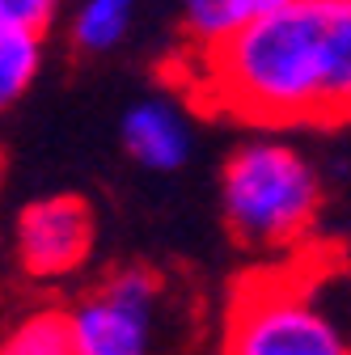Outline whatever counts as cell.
I'll return each mask as SVG.
<instances>
[{"label":"cell","mask_w":351,"mask_h":355,"mask_svg":"<svg viewBox=\"0 0 351 355\" xmlns=\"http://www.w3.org/2000/svg\"><path fill=\"white\" fill-rule=\"evenodd\" d=\"M195 55L191 94L203 110L254 127H326L330 13L326 0H288L233 38Z\"/></svg>","instance_id":"6da1fadb"},{"label":"cell","mask_w":351,"mask_h":355,"mask_svg":"<svg viewBox=\"0 0 351 355\" xmlns=\"http://www.w3.org/2000/svg\"><path fill=\"white\" fill-rule=\"evenodd\" d=\"M322 173L292 140L262 127L221 169V211L233 241L250 254H296L322 216Z\"/></svg>","instance_id":"7a4b0ae2"},{"label":"cell","mask_w":351,"mask_h":355,"mask_svg":"<svg viewBox=\"0 0 351 355\" xmlns=\"http://www.w3.org/2000/svg\"><path fill=\"white\" fill-rule=\"evenodd\" d=\"M221 355H351V338L292 271H258L225 309Z\"/></svg>","instance_id":"3957f363"},{"label":"cell","mask_w":351,"mask_h":355,"mask_svg":"<svg viewBox=\"0 0 351 355\" xmlns=\"http://www.w3.org/2000/svg\"><path fill=\"white\" fill-rule=\"evenodd\" d=\"M161 296L165 288L148 266L110 271L68 309L76 355H153Z\"/></svg>","instance_id":"277c9868"},{"label":"cell","mask_w":351,"mask_h":355,"mask_svg":"<svg viewBox=\"0 0 351 355\" xmlns=\"http://www.w3.org/2000/svg\"><path fill=\"white\" fill-rule=\"evenodd\" d=\"M98 245L94 207L76 195H47L22 207L13 225V254L34 284H64L80 275Z\"/></svg>","instance_id":"5b68a950"},{"label":"cell","mask_w":351,"mask_h":355,"mask_svg":"<svg viewBox=\"0 0 351 355\" xmlns=\"http://www.w3.org/2000/svg\"><path fill=\"white\" fill-rule=\"evenodd\" d=\"M119 140L127 148V157L148 173H178L191 161L195 148V127L187 119V110L173 98H140L136 106H127L123 123H119Z\"/></svg>","instance_id":"8992f818"},{"label":"cell","mask_w":351,"mask_h":355,"mask_svg":"<svg viewBox=\"0 0 351 355\" xmlns=\"http://www.w3.org/2000/svg\"><path fill=\"white\" fill-rule=\"evenodd\" d=\"M288 0H182V34L191 51H212L250 21L275 13Z\"/></svg>","instance_id":"52a82bcc"},{"label":"cell","mask_w":351,"mask_h":355,"mask_svg":"<svg viewBox=\"0 0 351 355\" xmlns=\"http://www.w3.org/2000/svg\"><path fill=\"white\" fill-rule=\"evenodd\" d=\"M131 26L136 0H80L68 21V42L80 55H106L131 34Z\"/></svg>","instance_id":"ba28073f"},{"label":"cell","mask_w":351,"mask_h":355,"mask_svg":"<svg viewBox=\"0 0 351 355\" xmlns=\"http://www.w3.org/2000/svg\"><path fill=\"white\" fill-rule=\"evenodd\" d=\"M42 72V34L0 17V114L26 98Z\"/></svg>","instance_id":"9c48e42d"},{"label":"cell","mask_w":351,"mask_h":355,"mask_svg":"<svg viewBox=\"0 0 351 355\" xmlns=\"http://www.w3.org/2000/svg\"><path fill=\"white\" fill-rule=\"evenodd\" d=\"M0 355H76L68 309H34L0 334Z\"/></svg>","instance_id":"30bf717a"},{"label":"cell","mask_w":351,"mask_h":355,"mask_svg":"<svg viewBox=\"0 0 351 355\" xmlns=\"http://www.w3.org/2000/svg\"><path fill=\"white\" fill-rule=\"evenodd\" d=\"M330 13V85H326V127L351 123V0H326Z\"/></svg>","instance_id":"8fae6325"},{"label":"cell","mask_w":351,"mask_h":355,"mask_svg":"<svg viewBox=\"0 0 351 355\" xmlns=\"http://www.w3.org/2000/svg\"><path fill=\"white\" fill-rule=\"evenodd\" d=\"M0 17H9L34 34H47L60 17V0H0Z\"/></svg>","instance_id":"7c38bea8"},{"label":"cell","mask_w":351,"mask_h":355,"mask_svg":"<svg viewBox=\"0 0 351 355\" xmlns=\"http://www.w3.org/2000/svg\"><path fill=\"white\" fill-rule=\"evenodd\" d=\"M0 169H5V161H0Z\"/></svg>","instance_id":"4fadbf2b"}]
</instances>
